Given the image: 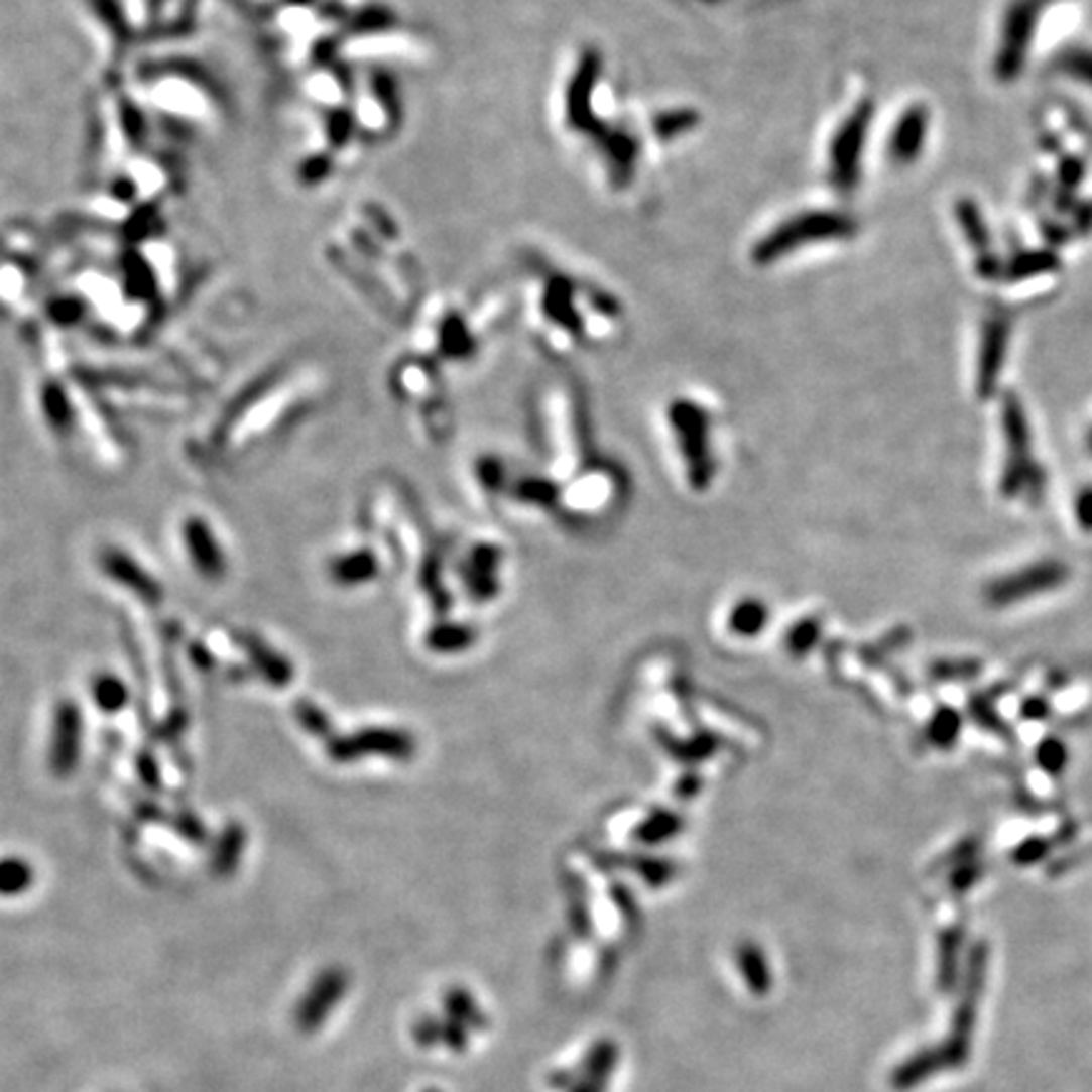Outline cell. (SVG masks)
Here are the masks:
<instances>
[{
	"mask_svg": "<svg viewBox=\"0 0 1092 1092\" xmlns=\"http://www.w3.org/2000/svg\"><path fill=\"white\" fill-rule=\"evenodd\" d=\"M1077 513H1080V521L1085 523V528H1092V493L1087 498H1082Z\"/></svg>",
	"mask_w": 1092,
	"mask_h": 1092,
	"instance_id": "5",
	"label": "cell"
},
{
	"mask_svg": "<svg viewBox=\"0 0 1092 1092\" xmlns=\"http://www.w3.org/2000/svg\"><path fill=\"white\" fill-rule=\"evenodd\" d=\"M984 969H986V951H984V946H976L974 954H971V959H969V979H966L964 996H961L959 1009H956V1016H954V1032H951L949 1040L939 1047L941 1055H944L946 1067H961L966 1060H969L971 1029H974L976 1004H979L981 986H984Z\"/></svg>",
	"mask_w": 1092,
	"mask_h": 1092,
	"instance_id": "1",
	"label": "cell"
},
{
	"mask_svg": "<svg viewBox=\"0 0 1092 1092\" xmlns=\"http://www.w3.org/2000/svg\"><path fill=\"white\" fill-rule=\"evenodd\" d=\"M1057 565H1045V567H1035L1032 572H1021V575H1014V577H1006V580H1001L999 585L994 587V600L999 602H1009V600H1019V597H1026V595H1035V592L1040 590H1047L1050 585H1055L1057 580Z\"/></svg>",
	"mask_w": 1092,
	"mask_h": 1092,
	"instance_id": "2",
	"label": "cell"
},
{
	"mask_svg": "<svg viewBox=\"0 0 1092 1092\" xmlns=\"http://www.w3.org/2000/svg\"><path fill=\"white\" fill-rule=\"evenodd\" d=\"M956 951H959V934L946 936L944 944H941V964H939L941 989H949V986H954V981H956Z\"/></svg>",
	"mask_w": 1092,
	"mask_h": 1092,
	"instance_id": "4",
	"label": "cell"
},
{
	"mask_svg": "<svg viewBox=\"0 0 1092 1092\" xmlns=\"http://www.w3.org/2000/svg\"><path fill=\"white\" fill-rule=\"evenodd\" d=\"M941 1067H946V1062L939 1047H936V1050H921L919 1055H914L911 1060H905L897 1067L895 1075H892V1085H895L897 1090H907V1087L924 1082L926 1077L936 1075Z\"/></svg>",
	"mask_w": 1092,
	"mask_h": 1092,
	"instance_id": "3",
	"label": "cell"
}]
</instances>
